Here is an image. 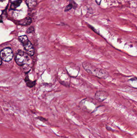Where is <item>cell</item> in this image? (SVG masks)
I'll return each mask as SVG.
<instances>
[{"label": "cell", "mask_w": 137, "mask_h": 138, "mask_svg": "<svg viewBox=\"0 0 137 138\" xmlns=\"http://www.w3.org/2000/svg\"><path fill=\"white\" fill-rule=\"evenodd\" d=\"M83 66L84 68L88 72L98 78H105L108 76V74L105 70L96 68L90 63H84Z\"/></svg>", "instance_id": "6da1fadb"}, {"label": "cell", "mask_w": 137, "mask_h": 138, "mask_svg": "<svg viewBox=\"0 0 137 138\" xmlns=\"http://www.w3.org/2000/svg\"><path fill=\"white\" fill-rule=\"evenodd\" d=\"M27 52L19 50L15 58L16 63L21 66L29 64L30 62V58Z\"/></svg>", "instance_id": "7a4b0ae2"}, {"label": "cell", "mask_w": 137, "mask_h": 138, "mask_svg": "<svg viewBox=\"0 0 137 138\" xmlns=\"http://www.w3.org/2000/svg\"><path fill=\"white\" fill-rule=\"evenodd\" d=\"M19 40L23 46L26 52L30 56H33L35 53L34 48L27 37L26 35L19 36Z\"/></svg>", "instance_id": "3957f363"}, {"label": "cell", "mask_w": 137, "mask_h": 138, "mask_svg": "<svg viewBox=\"0 0 137 138\" xmlns=\"http://www.w3.org/2000/svg\"><path fill=\"white\" fill-rule=\"evenodd\" d=\"M13 57V53L10 48L7 47L2 50L0 51V58L4 62H10Z\"/></svg>", "instance_id": "277c9868"}, {"label": "cell", "mask_w": 137, "mask_h": 138, "mask_svg": "<svg viewBox=\"0 0 137 138\" xmlns=\"http://www.w3.org/2000/svg\"><path fill=\"white\" fill-rule=\"evenodd\" d=\"M108 96V93L106 91L99 90L96 93L95 97L97 100L102 101L105 100Z\"/></svg>", "instance_id": "5b68a950"}, {"label": "cell", "mask_w": 137, "mask_h": 138, "mask_svg": "<svg viewBox=\"0 0 137 138\" xmlns=\"http://www.w3.org/2000/svg\"><path fill=\"white\" fill-rule=\"evenodd\" d=\"M31 23V19L30 18H27L21 20L19 22V24L22 26H27Z\"/></svg>", "instance_id": "8992f818"}, {"label": "cell", "mask_w": 137, "mask_h": 138, "mask_svg": "<svg viewBox=\"0 0 137 138\" xmlns=\"http://www.w3.org/2000/svg\"><path fill=\"white\" fill-rule=\"evenodd\" d=\"M25 81L27 86L28 87H30V88L33 87V86H34L35 84V83H36L35 81H31L30 80H29L28 78H25Z\"/></svg>", "instance_id": "52a82bcc"}, {"label": "cell", "mask_w": 137, "mask_h": 138, "mask_svg": "<svg viewBox=\"0 0 137 138\" xmlns=\"http://www.w3.org/2000/svg\"><path fill=\"white\" fill-rule=\"evenodd\" d=\"M26 2L30 8H32L36 5V0H27Z\"/></svg>", "instance_id": "ba28073f"}, {"label": "cell", "mask_w": 137, "mask_h": 138, "mask_svg": "<svg viewBox=\"0 0 137 138\" xmlns=\"http://www.w3.org/2000/svg\"><path fill=\"white\" fill-rule=\"evenodd\" d=\"M21 3V1L20 0L14 2L13 3H12V5H11V8L12 9L15 10L17 7H18V6L20 5Z\"/></svg>", "instance_id": "9c48e42d"}, {"label": "cell", "mask_w": 137, "mask_h": 138, "mask_svg": "<svg viewBox=\"0 0 137 138\" xmlns=\"http://www.w3.org/2000/svg\"><path fill=\"white\" fill-rule=\"evenodd\" d=\"M34 31V28L33 27L31 26V27H29V28L27 29V32L28 34H29V33H31L33 32Z\"/></svg>", "instance_id": "30bf717a"}, {"label": "cell", "mask_w": 137, "mask_h": 138, "mask_svg": "<svg viewBox=\"0 0 137 138\" xmlns=\"http://www.w3.org/2000/svg\"><path fill=\"white\" fill-rule=\"evenodd\" d=\"M37 118L38 119H39L40 120L42 121L43 122H46L48 121V120L47 119L44 118L42 117H37Z\"/></svg>", "instance_id": "8fae6325"}, {"label": "cell", "mask_w": 137, "mask_h": 138, "mask_svg": "<svg viewBox=\"0 0 137 138\" xmlns=\"http://www.w3.org/2000/svg\"><path fill=\"white\" fill-rule=\"evenodd\" d=\"M72 7V5L71 4H70L69 5H68L65 8V11H69L70 10H71Z\"/></svg>", "instance_id": "7c38bea8"}, {"label": "cell", "mask_w": 137, "mask_h": 138, "mask_svg": "<svg viewBox=\"0 0 137 138\" xmlns=\"http://www.w3.org/2000/svg\"><path fill=\"white\" fill-rule=\"evenodd\" d=\"M101 0H95V1L98 5H100L101 3Z\"/></svg>", "instance_id": "4fadbf2b"}, {"label": "cell", "mask_w": 137, "mask_h": 138, "mask_svg": "<svg viewBox=\"0 0 137 138\" xmlns=\"http://www.w3.org/2000/svg\"><path fill=\"white\" fill-rule=\"evenodd\" d=\"M18 0H11V1H12V3H13L14 2Z\"/></svg>", "instance_id": "5bb4252c"}, {"label": "cell", "mask_w": 137, "mask_h": 138, "mask_svg": "<svg viewBox=\"0 0 137 138\" xmlns=\"http://www.w3.org/2000/svg\"><path fill=\"white\" fill-rule=\"evenodd\" d=\"M0 0V2H3L4 0Z\"/></svg>", "instance_id": "9a60e30c"}]
</instances>
